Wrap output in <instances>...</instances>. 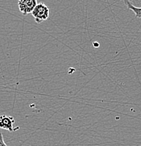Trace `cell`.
Segmentation results:
<instances>
[{
	"label": "cell",
	"instance_id": "3",
	"mask_svg": "<svg viewBox=\"0 0 141 146\" xmlns=\"http://www.w3.org/2000/svg\"><path fill=\"white\" fill-rule=\"evenodd\" d=\"M15 123V119L13 117L7 116L3 115L0 116V129L8 130L9 131H13V124Z\"/></svg>",
	"mask_w": 141,
	"mask_h": 146
},
{
	"label": "cell",
	"instance_id": "4",
	"mask_svg": "<svg viewBox=\"0 0 141 146\" xmlns=\"http://www.w3.org/2000/svg\"><path fill=\"white\" fill-rule=\"evenodd\" d=\"M124 2L126 6L127 9L131 10L135 13L136 18H141V7H136L133 6L129 0H124Z\"/></svg>",
	"mask_w": 141,
	"mask_h": 146
},
{
	"label": "cell",
	"instance_id": "1",
	"mask_svg": "<svg viewBox=\"0 0 141 146\" xmlns=\"http://www.w3.org/2000/svg\"><path fill=\"white\" fill-rule=\"evenodd\" d=\"M32 15L37 23L39 24L49 18L50 9L44 3H39L32 12Z\"/></svg>",
	"mask_w": 141,
	"mask_h": 146
},
{
	"label": "cell",
	"instance_id": "2",
	"mask_svg": "<svg viewBox=\"0 0 141 146\" xmlns=\"http://www.w3.org/2000/svg\"><path fill=\"white\" fill-rule=\"evenodd\" d=\"M18 5L21 13L24 16H26L32 13L35 8L37 5V0H19Z\"/></svg>",
	"mask_w": 141,
	"mask_h": 146
},
{
	"label": "cell",
	"instance_id": "5",
	"mask_svg": "<svg viewBox=\"0 0 141 146\" xmlns=\"http://www.w3.org/2000/svg\"><path fill=\"white\" fill-rule=\"evenodd\" d=\"M0 146H8L4 142V136H3L2 133H1V132H0Z\"/></svg>",
	"mask_w": 141,
	"mask_h": 146
}]
</instances>
